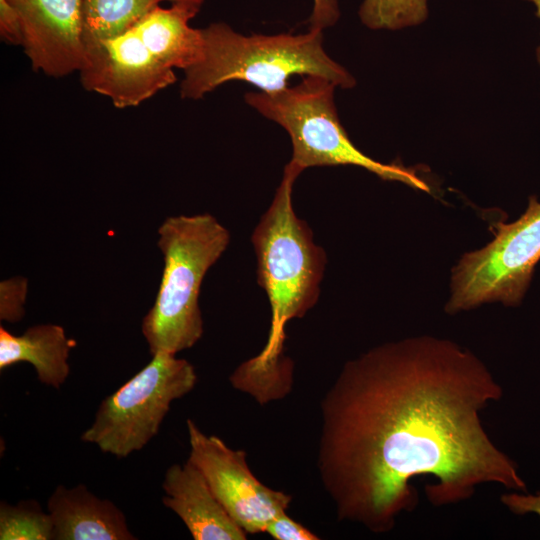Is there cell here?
<instances>
[{"mask_svg":"<svg viewBox=\"0 0 540 540\" xmlns=\"http://www.w3.org/2000/svg\"><path fill=\"white\" fill-rule=\"evenodd\" d=\"M1 540H54L51 517L38 501L21 500L17 504H0Z\"/></svg>","mask_w":540,"mask_h":540,"instance_id":"9a60e30c","label":"cell"},{"mask_svg":"<svg viewBox=\"0 0 540 540\" xmlns=\"http://www.w3.org/2000/svg\"><path fill=\"white\" fill-rule=\"evenodd\" d=\"M358 15L369 29L399 30L427 19L428 0H363Z\"/></svg>","mask_w":540,"mask_h":540,"instance_id":"2e32d148","label":"cell"},{"mask_svg":"<svg viewBox=\"0 0 540 540\" xmlns=\"http://www.w3.org/2000/svg\"><path fill=\"white\" fill-rule=\"evenodd\" d=\"M8 1L19 14L22 47L34 71L60 78L81 70V0Z\"/></svg>","mask_w":540,"mask_h":540,"instance_id":"30bf717a","label":"cell"},{"mask_svg":"<svg viewBox=\"0 0 540 540\" xmlns=\"http://www.w3.org/2000/svg\"><path fill=\"white\" fill-rule=\"evenodd\" d=\"M28 292V280L17 276L0 283V319L9 323L20 321L24 314V304Z\"/></svg>","mask_w":540,"mask_h":540,"instance_id":"e0dca14e","label":"cell"},{"mask_svg":"<svg viewBox=\"0 0 540 540\" xmlns=\"http://www.w3.org/2000/svg\"><path fill=\"white\" fill-rule=\"evenodd\" d=\"M162 503L185 524L195 540H244L246 532L230 517L201 472L190 462L173 464L162 482Z\"/></svg>","mask_w":540,"mask_h":540,"instance_id":"8fae6325","label":"cell"},{"mask_svg":"<svg viewBox=\"0 0 540 540\" xmlns=\"http://www.w3.org/2000/svg\"><path fill=\"white\" fill-rule=\"evenodd\" d=\"M335 88L324 77L306 75L297 85L274 93L248 92L244 98L261 115L287 131L292 144L287 165L299 173L311 167L352 165L383 180L429 193V185L413 168L376 161L352 143L337 114Z\"/></svg>","mask_w":540,"mask_h":540,"instance_id":"8992f818","label":"cell"},{"mask_svg":"<svg viewBox=\"0 0 540 540\" xmlns=\"http://www.w3.org/2000/svg\"><path fill=\"white\" fill-rule=\"evenodd\" d=\"M171 3V5L182 6L194 14H198L205 0H164Z\"/></svg>","mask_w":540,"mask_h":540,"instance_id":"7402d4cb","label":"cell"},{"mask_svg":"<svg viewBox=\"0 0 540 540\" xmlns=\"http://www.w3.org/2000/svg\"><path fill=\"white\" fill-rule=\"evenodd\" d=\"M486 365L457 343L415 336L344 364L321 401L317 467L341 521L393 529L418 504L435 506L493 483L526 492L517 465L488 436L481 412L502 396Z\"/></svg>","mask_w":540,"mask_h":540,"instance_id":"6da1fadb","label":"cell"},{"mask_svg":"<svg viewBox=\"0 0 540 540\" xmlns=\"http://www.w3.org/2000/svg\"><path fill=\"white\" fill-rule=\"evenodd\" d=\"M0 36L10 45L22 46V25L17 10L8 0H0Z\"/></svg>","mask_w":540,"mask_h":540,"instance_id":"d6986e66","label":"cell"},{"mask_svg":"<svg viewBox=\"0 0 540 540\" xmlns=\"http://www.w3.org/2000/svg\"><path fill=\"white\" fill-rule=\"evenodd\" d=\"M266 533L276 540H317L319 537L305 526L289 517L286 512L275 517Z\"/></svg>","mask_w":540,"mask_h":540,"instance_id":"ac0fdd59","label":"cell"},{"mask_svg":"<svg viewBox=\"0 0 540 540\" xmlns=\"http://www.w3.org/2000/svg\"><path fill=\"white\" fill-rule=\"evenodd\" d=\"M164 0H81L84 48L118 37Z\"/></svg>","mask_w":540,"mask_h":540,"instance_id":"5bb4252c","label":"cell"},{"mask_svg":"<svg viewBox=\"0 0 540 540\" xmlns=\"http://www.w3.org/2000/svg\"><path fill=\"white\" fill-rule=\"evenodd\" d=\"M526 1H529L534 4V6L536 7V14L538 18L540 19V0H526ZM537 57H538V62L540 64V45L538 48Z\"/></svg>","mask_w":540,"mask_h":540,"instance_id":"603a6c76","label":"cell"},{"mask_svg":"<svg viewBox=\"0 0 540 540\" xmlns=\"http://www.w3.org/2000/svg\"><path fill=\"white\" fill-rule=\"evenodd\" d=\"M340 16L337 0H313L309 17L310 28L325 29L336 23Z\"/></svg>","mask_w":540,"mask_h":540,"instance_id":"ffe728a7","label":"cell"},{"mask_svg":"<svg viewBox=\"0 0 540 540\" xmlns=\"http://www.w3.org/2000/svg\"><path fill=\"white\" fill-rule=\"evenodd\" d=\"M75 341L56 324L33 325L21 335L0 327V370L20 362L30 363L38 380L59 389L70 374L68 363Z\"/></svg>","mask_w":540,"mask_h":540,"instance_id":"4fadbf2b","label":"cell"},{"mask_svg":"<svg viewBox=\"0 0 540 540\" xmlns=\"http://www.w3.org/2000/svg\"><path fill=\"white\" fill-rule=\"evenodd\" d=\"M300 173L286 165L271 205L252 234L257 256L258 283L267 294L271 323L259 354L243 362L250 379L268 380L280 375L288 358L282 356L285 328L303 317L318 301L326 266L324 249L314 243L307 223L296 215L293 185Z\"/></svg>","mask_w":540,"mask_h":540,"instance_id":"7a4b0ae2","label":"cell"},{"mask_svg":"<svg viewBox=\"0 0 540 540\" xmlns=\"http://www.w3.org/2000/svg\"><path fill=\"white\" fill-rule=\"evenodd\" d=\"M158 235L164 267L141 331L151 355H176L195 345L203 334L201 284L228 247L230 233L214 216L201 213L166 218Z\"/></svg>","mask_w":540,"mask_h":540,"instance_id":"5b68a950","label":"cell"},{"mask_svg":"<svg viewBox=\"0 0 540 540\" xmlns=\"http://www.w3.org/2000/svg\"><path fill=\"white\" fill-rule=\"evenodd\" d=\"M500 500L514 514L535 513L540 517V493L536 495L517 492L506 493L501 496Z\"/></svg>","mask_w":540,"mask_h":540,"instance_id":"44dd1931","label":"cell"},{"mask_svg":"<svg viewBox=\"0 0 540 540\" xmlns=\"http://www.w3.org/2000/svg\"><path fill=\"white\" fill-rule=\"evenodd\" d=\"M494 239L465 253L452 271L445 310L456 314L485 303L521 304L540 260V202L531 196L514 222H497Z\"/></svg>","mask_w":540,"mask_h":540,"instance_id":"ba28073f","label":"cell"},{"mask_svg":"<svg viewBox=\"0 0 540 540\" xmlns=\"http://www.w3.org/2000/svg\"><path fill=\"white\" fill-rule=\"evenodd\" d=\"M197 383L194 366L175 354L159 352L132 378L100 403L81 440L103 453L125 458L155 437L173 401Z\"/></svg>","mask_w":540,"mask_h":540,"instance_id":"52a82bcc","label":"cell"},{"mask_svg":"<svg viewBox=\"0 0 540 540\" xmlns=\"http://www.w3.org/2000/svg\"><path fill=\"white\" fill-rule=\"evenodd\" d=\"M186 426L190 446L187 460L201 472L218 501L246 533L265 532L275 517L287 511L291 495L260 482L248 466L245 451L204 434L191 419Z\"/></svg>","mask_w":540,"mask_h":540,"instance_id":"9c48e42d","label":"cell"},{"mask_svg":"<svg viewBox=\"0 0 540 540\" xmlns=\"http://www.w3.org/2000/svg\"><path fill=\"white\" fill-rule=\"evenodd\" d=\"M195 16L179 5H158L122 35L86 46L83 88L124 109L174 84V69L185 70L200 56V28L189 25Z\"/></svg>","mask_w":540,"mask_h":540,"instance_id":"3957f363","label":"cell"},{"mask_svg":"<svg viewBox=\"0 0 540 540\" xmlns=\"http://www.w3.org/2000/svg\"><path fill=\"white\" fill-rule=\"evenodd\" d=\"M54 540H134L125 514L108 499L93 494L84 484L58 485L47 502Z\"/></svg>","mask_w":540,"mask_h":540,"instance_id":"7c38bea8","label":"cell"},{"mask_svg":"<svg viewBox=\"0 0 540 540\" xmlns=\"http://www.w3.org/2000/svg\"><path fill=\"white\" fill-rule=\"evenodd\" d=\"M202 47L198 60L184 70L180 84L183 99L199 100L226 82L238 80L264 93L288 87L293 75L321 76L348 89L355 78L323 48L322 30L306 33L243 35L224 22L200 28Z\"/></svg>","mask_w":540,"mask_h":540,"instance_id":"277c9868","label":"cell"}]
</instances>
